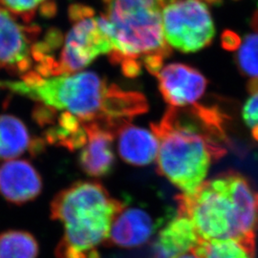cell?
Returning <instances> with one entry per match:
<instances>
[{"label":"cell","mask_w":258,"mask_h":258,"mask_svg":"<svg viewBox=\"0 0 258 258\" xmlns=\"http://www.w3.org/2000/svg\"><path fill=\"white\" fill-rule=\"evenodd\" d=\"M221 114L195 104L190 110L168 108L159 122L150 124L159 141L157 170L183 194L205 182L212 163L227 154Z\"/></svg>","instance_id":"1"},{"label":"cell","mask_w":258,"mask_h":258,"mask_svg":"<svg viewBox=\"0 0 258 258\" xmlns=\"http://www.w3.org/2000/svg\"><path fill=\"white\" fill-rule=\"evenodd\" d=\"M176 200L178 213L192 222L200 240H236L255 250L258 189L247 177L228 170Z\"/></svg>","instance_id":"2"},{"label":"cell","mask_w":258,"mask_h":258,"mask_svg":"<svg viewBox=\"0 0 258 258\" xmlns=\"http://www.w3.org/2000/svg\"><path fill=\"white\" fill-rule=\"evenodd\" d=\"M125 207L99 182L79 181L55 194L50 216L63 226L56 258H101L115 217Z\"/></svg>","instance_id":"3"},{"label":"cell","mask_w":258,"mask_h":258,"mask_svg":"<svg viewBox=\"0 0 258 258\" xmlns=\"http://www.w3.org/2000/svg\"><path fill=\"white\" fill-rule=\"evenodd\" d=\"M116 86L91 71L54 77L29 71L19 81H0L2 89L55 110L69 112L83 123L97 121L106 127H109V109Z\"/></svg>","instance_id":"4"},{"label":"cell","mask_w":258,"mask_h":258,"mask_svg":"<svg viewBox=\"0 0 258 258\" xmlns=\"http://www.w3.org/2000/svg\"><path fill=\"white\" fill-rule=\"evenodd\" d=\"M103 16L110 22L113 51L109 59L120 64L124 59L149 55L168 57L172 49L166 43L162 19V0H102Z\"/></svg>","instance_id":"5"},{"label":"cell","mask_w":258,"mask_h":258,"mask_svg":"<svg viewBox=\"0 0 258 258\" xmlns=\"http://www.w3.org/2000/svg\"><path fill=\"white\" fill-rule=\"evenodd\" d=\"M162 19L166 43L180 52L194 53L212 43L215 29L203 0H162Z\"/></svg>","instance_id":"6"},{"label":"cell","mask_w":258,"mask_h":258,"mask_svg":"<svg viewBox=\"0 0 258 258\" xmlns=\"http://www.w3.org/2000/svg\"><path fill=\"white\" fill-rule=\"evenodd\" d=\"M112 51L113 43L99 17L74 22L65 37L59 59H56L58 76L77 73L91 64L99 55H109Z\"/></svg>","instance_id":"7"},{"label":"cell","mask_w":258,"mask_h":258,"mask_svg":"<svg viewBox=\"0 0 258 258\" xmlns=\"http://www.w3.org/2000/svg\"><path fill=\"white\" fill-rule=\"evenodd\" d=\"M40 28L22 24L7 10L0 7V69L11 75L31 71L32 46L37 42Z\"/></svg>","instance_id":"8"},{"label":"cell","mask_w":258,"mask_h":258,"mask_svg":"<svg viewBox=\"0 0 258 258\" xmlns=\"http://www.w3.org/2000/svg\"><path fill=\"white\" fill-rule=\"evenodd\" d=\"M164 100L171 107H183L199 100L208 81L197 69L184 63H170L156 76Z\"/></svg>","instance_id":"9"},{"label":"cell","mask_w":258,"mask_h":258,"mask_svg":"<svg viewBox=\"0 0 258 258\" xmlns=\"http://www.w3.org/2000/svg\"><path fill=\"white\" fill-rule=\"evenodd\" d=\"M42 188L41 176L27 160L6 161L0 166V194L7 202L18 206L32 202Z\"/></svg>","instance_id":"10"},{"label":"cell","mask_w":258,"mask_h":258,"mask_svg":"<svg viewBox=\"0 0 258 258\" xmlns=\"http://www.w3.org/2000/svg\"><path fill=\"white\" fill-rule=\"evenodd\" d=\"M83 124L88 139L80 152L79 166L90 177L101 178L110 174L115 164L113 151L115 132L97 121Z\"/></svg>","instance_id":"11"},{"label":"cell","mask_w":258,"mask_h":258,"mask_svg":"<svg viewBox=\"0 0 258 258\" xmlns=\"http://www.w3.org/2000/svg\"><path fill=\"white\" fill-rule=\"evenodd\" d=\"M159 224L149 212L141 208H126L115 217L106 243L124 249H133L148 243Z\"/></svg>","instance_id":"12"},{"label":"cell","mask_w":258,"mask_h":258,"mask_svg":"<svg viewBox=\"0 0 258 258\" xmlns=\"http://www.w3.org/2000/svg\"><path fill=\"white\" fill-rule=\"evenodd\" d=\"M200 238L192 222L177 212L159 231L146 258H178L197 246Z\"/></svg>","instance_id":"13"},{"label":"cell","mask_w":258,"mask_h":258,"mask_svg":"<svg viewBox=\"0 0 258 258\" xmlns=\"http://www.w3.org/2000/svg\"><path fill=\"white\" fill-rule=\"evenodd\" d=\"M118 132V151L129 165H150L158 155L159 141L152 131L129 123L121 125Z\"/></svg>","instance_id":"14"},{"label":"cell","mask_w":258,"mask_h":258,"mask_svg":"<svg viewBox=\"0 0 258 258\" xmlns=\"http://www.w3.org/2000/svg\"><path fill=\"white\" fill-rule=\"evenodd\" d=\"M54 124L44 132L43 139L46 144L75 151L87 143L85 126L73 114L62 111Z\"/></svg>","instance_id":"15"},{"label":"cell","mask_w":258,"mask_h":258,"mask_svg":"<svg viewBox=\"0 0 258 258\" xmlns=\"http://www.w3.org/2000/svg\"><path fill=\"white\" fill-rule=\"evenodd\" d=\"M32 140L24 122L19 118L0 115V161H11L30 150Z\"/></svg>","instance_id":"16"},{"label":"cell","mask_w":258,"mask_h":258,"mask_svg":"<svg viewBox=\"0 0 258 258\" xmlns=\"http://www.w3.org/2000/svg\"><path fill=\"white\" fill-rule=\"evenodd\" d=\"M36 237L26 231L9 230L0 233V258H37Z\"/></svg>","instance_id":"17"},{"label":"cell","mask_w":258,"mask_h":258,"mask_svg":"<svg viewBox=\"0 0 258 258\" xmlns=\"http://www.w3.org/2000/svg\"><path fill=\"white\" fill-rule=\"evenodd\" d=\"M194 251L201 258H254L255 250L233 239L200 240Z\"/></svg>","instance_id":"18"},{"label":"cell","mask_w":258,"mask_h":258,"mask_svg":"<svg viewBox=\"0 0 258 258\" xmlns=\"http://www.w3.org/2000/svg\"><path fill=\"white\" fill-rule=\"evenodd\" d=\"M238 49L236 63L240 72L258 78V31L247 35Z\"/></svg>","instance_id":"19"},{"label":"cell","mask_w":258,"mask_h":258,"mask_svg":"<svg viewBox=\"0 0 258 258\" xmlns=\"http://www.w3.org/2000/svg\"><path fill=\"white\" fill-rule=\"evenodd\" d=\"M52 0H0L4 8L13 16L22 19L29 24L35 19L37 11Z\"/></svg>","instance_id":"20"},{"label":"cell","mask_w":258,"mask_h":258,"mask_svg":"<svg viewBox=\"0 0 258 258\" xmlns=\"http://www.w3.org/2000/svg\"><path fill=\"white\" fill-rule=\"evenodd\" d=\"M250 97L245 102L242 115L251 135L258 142V78L252 79L248 84Z\"/></svg>","instance_id":"21"},{"label":"cell","mask_w":258,"mask_h":258,"mask_svg":"<svg viewBox=\"0 0 258 258\" xmlns=\"http://www.w3.org/2000/svg\"><path fill=\"white\" fill-rule=\"evenodd\" d=\"M57 116L55 109L41 103H38L33 110V119L41 127L54 124Z\"/></svg>","instance_id":"22"},{"label":"cell","mask_w":258,"mask_h":258,"mask_svg":"<svg viewBox=\"0 0 258 258\" xmlns=\"http://www.w3.org/2000/svg\"><path fill=\"white\" fill-rule=\"evenodd\" d=\"M95 15L94 10L82 4H74L69 7V19L74 23L83 19L93 17Z\"/></svg>","instance_id":"23"},{"label":"cell","mask_w":258,"mask_h":258,"mask_svg":"<svg viewBox=\"0 0 258 258\" xmlns=\"http://www.w3.org/2000/svg\"><path fill=\"white\" fill-rule=\"evenodd\" d=\"M122 73L128 78H136L142 72V64L138 59H124L120 62Z\"/></svg>","instance_id":"24"},{"label":"cell","mask_w":258,"mask_h":258,"mask_svg":"<svg viewBox=\"0 0 258 258\" xmlns=\"http://www.w3.org/2000/svg\"><path fill=\"white\" fill-rule=\"evenodd\" d=\"M241 39L237 34L232 31H225L222 35V46L229 51H235L239 48Z\"/></svg>","instance_id":"25"},{"label":"cell","mask_w":258,"mask_h":258,"mask_svg":"<svg viewBox=\"0 0 258 258\" xmlns=\"http://www.w3.org/2000/svg\"><path fill=\"white\" fill-rule=\"evenodd\" d=\"M38 12L44 18H52L56 13V5L53 0L49 1L43 6H41L40 9L38 10Z\"/></svg>","instance_id":"26"},{"label":"cell","mask_w":258,"mask_h":258,"mask_svg":"<svg viewBox=\"0 0 258 258\" xmlns=\"http://www.w3.org/2000/svg\"><path fill=\"white\" fill-rule=\"evenodd\" d=\"M178 258H201L195 251H194V249L192 250H190V251H187V252H185L184 253L183 255H181V256H179Z\"/></svg>","instance_id":"27"},{"label":"cell","mask_w":258,"mask_h":258,"mask_svg":"<svg viewBox=\"0 0 258 258\" xmlns=\"http://www.w3.org/2000/svg\"><path fill=\"white\" fill-rule=\"evenodd\" d=\"M252 27L254 28L255 31H258V12L253 16V19H252Z\"/></svg>","instance_id":"28"},{"label":"cell","mask_w":258,"mask_h":258,"mask_svg":"<svg viewBox=\"0 0 258 258\" xmlns=\"http://www.w3.org/2000/svg\"><path fill=\"white\" fill-rule=\"evenodd\" d=\"M206 1L212 5H220L222 3V0H206Z\"/></svg>","instance_id":"29"}]
</instances>
